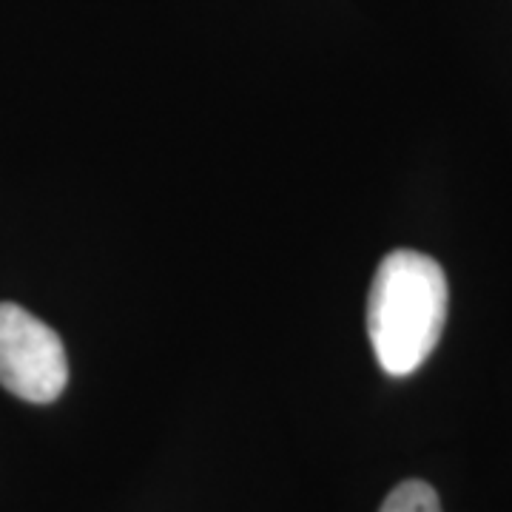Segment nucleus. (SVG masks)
I'll list each match as a JSON object with an SVG mask.
<instances>
[{"label": "nucleus", "instance_id": "nucleus-3", "mask_svg": "<svg viewBox=\"0 0 512 512\" xmlns=\"http://www.w3.org/2000/svg\"><path fill=\"white\" fill-rule=\"evenodd\" d=\"M379 512H441L439 495L424 481H404L384 498Z\"/></svg>", "mask_w": 512, "mask_h": 512}, {"label": "nucleus", "instance_id": "nucleus-1", "mask_svg": "<svg viewBox=\"0 0 512 512\" xmlns=\"http://www.w3.org/2000/svg\"><path fill=\"white\" fill-rule=\"evenodd\" d=\"M447 276L433 256L393 251L379 262L367 293V336L384 373L419 370L447 322Z\"/></svg>", "mask_w": 512, "mask_h": 512}, {"label": "nucleus", "instance_id": "nucleus-2", "mask_svg": "<svg viewBox=\"0 0 512 512\" xmlns=\"http://www.w3.org/2000/svg\"><path fill=\"white\" fill-rule=\"evenodd\" d=\"M66 382L69 362L60 336L26 308L0 302V384L23 402L49 404Z\"/></svg>", "mask_w": 512, "mask_h": 512}]
</instances>
